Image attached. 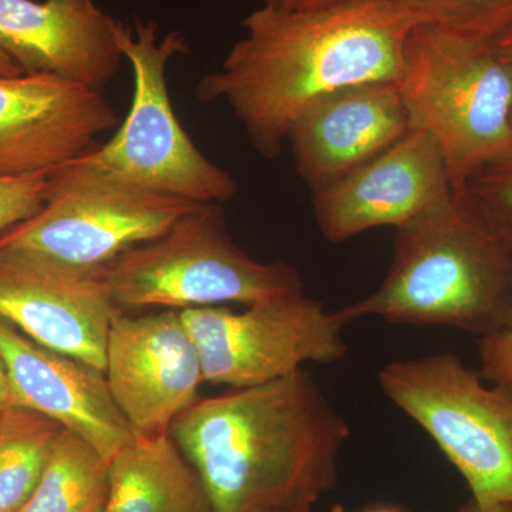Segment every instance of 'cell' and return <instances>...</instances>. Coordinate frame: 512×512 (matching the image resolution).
<instances>
[{
  "label": "cell",
  "mask_w": 512,
  "mask_h": 512,
  "mask_svg": "<svg viewBox=\"0 0 512 512\" xmlns=\"http://www.w3.org/2000/svg\"><path fill=\"white\" fill-rule=\"evenodd\" d=\"M217 72L195 87L225 101L259 156L275 160L309 104L355 84L399 82L416 23L396 0H345L313 10L262 6Z\"/></svg>",
  "instance_id": "1"
},
{
  "label": "cell",
  "mask_w": 512,
  "mask_h": 512,
  "mask_svg": "<svg viewBox=\"0 0 512 512\" xmlns=\"http://www.w3.org/2000/svg\"><path fill=\"white\" fill-rule=\"evenodd\" d=\"M170 434L200 476L212 512H305L335 483L350 427L299 369L197 400Z\"/></svg>",
  "instance_id": "2"
},
{
  "label": "cell",
  "mask_w": 512,
  "mask_h": 512,
  "mask_svg": "<svg viewBox=\"0 0 512 512\" xmlns=\"http://www.w3.org/2000/svg\"><path fill=\"white\" fill-rule=\"evenodd\" d=\"M346 323L376 316L485 336L512 312V239L466 194L451 192L397 228L392 264L375 292L339 309Z\"/></svg>",
  "instance_id": "3"
},
{
  "label": "cell",
  "mask_w": 512,
  "mask_h": 512,
  "mask_svg": "<svg viewBox=\"0 0 512 512\" xmlns=\"http://www.w3.org/2000/svg\"><path fill=\"white\" fill-rule=\"evenodd\" d=\"M397 84L413 128L439 144L456 194L512 147V67L493 46L416 26Z\"/></svg>",
  "instance_id": "4"
},
{
  "label": "cell",
  "mask_w": 512,
  "mask_h": 512,
  "mask_svg": "<svg viewBox=\"0 0 512 512\" xmlns=\"http://www.w3.org/2000/svg\"><path fill=\"white\" fill-rule=\"evenodd\" d=\"M157 30L153 20L136 19L134 26L120 22L117 45L133 70L130 111L107 143L72 161L158 194L224 204L237 194V178L195 146L168 92V64L188 55L190 46L178 30L163 37Z\"/></svg>",
  "instance_id": "5"
},
{
  "label": "cell",
  "mask_w": 512,
  "mask_h": 512,
  "mask_svg": "<svg viewBox=\"0 0 512 512\" xmlns=\"http://www.w3.org/2000/svg\"><path fill=\"white\" fill-rule=\"evenodd\" d=\"M100 275L121 311L249 306L303 289L295 266L265 264L245 254L229 237L218 204L198 205L160 238L104 266Z\"/></svg>",
  "instance_id": "6"
},
{
  "label": "cell",
  "mask_w": 512,
  "mask_h": 512,
  "mask_svg": "<svg viewBox=\"0 0 512 512\" xmlns=\"http://www.w3.org/2000/svg\"><path fill=\"white\" fill-rule=\"evenodd\" d=\"M377 379L460 471L471 500L512 504L511 389L488 383L451 352L397 360Z\"/></svg>",
  "instance_id": "7"
},
{
  "label": "cell",
  "mask_w": 512,
  "mask_h": 512,
  "mask_svg": "<svg viewBox=\"0 0 512 512\" xmlns=\"http://www.w3.org/2000/svg\"><path fill=\"white\" fill-rule=\"evenodd\" d=\"M198 205L69 161L50 173L39 214L0 235V249L101 271L128 249L160 238Z\"/></svg>",
  "instance_id": "8"
},
{
  "label": "cell",
  "mask_w": 512,
  "mask_h": 512,
  "mask_svg": "<svg viewBox=\"0 0 512 512\" xmlns=\"http://www.w3.org/2000/svg\"><path fill=\"white\" fill-rule=\"evenodd\" d=\"M180 315L200 352L204 382L231 389L274 382L309 362L332 365L348 353V323L303 289L241 312L218 305Z\"/></svg>",
  "instance_id": "9"
},
{
  "label": "cell",
  "mask_w": 512,
  "mask_h": 512,
  "mask_svg": "<svg viewBox=\"0 0 512 512\" xmlns=\"http://www.w3.org/2000/svg\"><path fill=\"white\" fill-rule=\"evenodd\" d=\"M100 271L22 249H0V319L30 339L106 372L117 311Z\"/></svg>",
  "instance_id": "10"
},
{
  "label": "cell",
  "mask_w": 512,
  "mask_h": 512,
  "mask_svg": "<svg viewBox=\"0 0 512 512\" xmlns=\"http://www.w3.org/2000/svg\"><path fill=\"white\" fill-rule=\"evenodd\" d=\"M111 396L136 437L170 433L198 400L201 357L178 311L111 318L106 350Z\"/></svg>",
  "instance_id": "11"
},
{
  "label": "cell",
  "mask_w": 512,
  "mask_h": 512,
  "mask_svg": "<svg viewBox=\"0 0 512 512\" xmlns=\"http://www.w3.org/2000/svg\"><path fill=\"white\" fill-rule=\"evenodd\" d=\"M451 192L439 144L413 128L379 156L312 192L313 214L326 241L340 244L370 229L403 227Z\"/></svg>",
  "instance_id": "12"
},
{
  "label": "cell",
  "mask_w": 512,
  "mask_h": 512,
  "mask_svg": "<svg viewBox=\"0 0 512 512\" xmlns=\"http://www.w3.org/2000/svg\"><path fill=\"white\" fill-rule=\"evenodd\" d=\"M119 124L103 92L56 74L0 76V175L52 171Z\"/></svg>",
  "instance_id": "13"
},
{
  "label": "cell",
  "mask_w": 512,
  "mask_h": 512,
  "mask_svg": "<svg viewBox=\"0 0 512 512\" xmlns=\"http://www.w3.org/2000/svg\"><path fill=\"white\" fill-rule=\"evenodd\" d=\"M0 360L12 404L35 410L113 460L136 436L111 396L106 373L40 345L0 319Z\"/></svg>",
  "instance_id": "14"
},
{
  "label": "cell",
  "mask_w": 512,
  "mask_h": 512,
  "mask_svg": "<svg viewBox=\"0 0 512 512\" xmlns=\"http://www.w3.org/2000/svg\"><path fill=\"white\" fill-rule=\"evenodd\" d=\"M413 130L397 82L355 84L313 101L288 133L296 171L312 192L352 173Z\"/></svg>",
  "instance_id": "15"
},
{
  "label": "cell",
  "mask_w": 512,
  "mask_h": 512,
  "mask_svg": "<svg viewBox=\"0 0 512 512\" xmlns=\"http://www.w3.org/2000/svg\"><path fill=\"white\" fill-rule=\"evenodd\" d=\"M119 25L97 0H0V49L23 73L56 74L99 92L124 59Z\"/></svg>",
  "instance_id": "16"
},
{
  "label": "cell",
  "mask_w": 512,
  "mask_h": 512,
  "mask_svg": "<svg viewBox=\"0 0 512 512\" xmlns=\"http://www.w3.org/2000/svg\"><path fill=\"white\" fill-rule=\"evenodd\" d=\"M100 512H212L200 476L170 433L136 437L109 463Z\"/></svg>",
  "instance_id": "17"
},
{
  "label": "cell",
  "mask_w": 512,
  "mask_h": 512,
  "mask_svg": "<svg viewBox=\"0 0 512 512\" xmlns=\"http://www.w3.org/2000/svg\"><path fill=\"white\" fill-rule=\"evenodd\" d=\"M109 493V461L64 429L35 493L19 512H100Z\"/></svg>",
  "instance_id": "18"
},
{
  "label": "cell",
  "mask_w": 512,
  "mask_h": 512,
  "mask_svg": "<svg viewBox=\"0 0 512 512\" xmlns=\"http://www.w3.org/2000/svg\"><path fill=\"white\" fill-rule=\"evenodd\" d=\"M63 430L26 407L0 410V512H19L28 503Z\"/></svg>",
  "instance_id": "19"
},
{
  "label": "cell",
  "mask_w": 512,
  "mask_h": 512,
  "mask_svg": "<svg viewBox=\"0 0 512 512\" xmlns=\"http://www.w3.org/2000/svg\"><path fill=\"white\" fill-rule=\"evenodd\" d=\"M416 26L493 45L512 29V0H396Z\"/></svg>",
  "instance_id": "20"
},
{
  "label": "cell",
  "mask_w": 512,
  "mask_h": 512,
  "mask_svg": "<svg viewBox=\"0 0 512 512\" xmlns=\"http://www.w3.org/2000/svg\"><path fill=\"white\" fill-rule=\"evenodd\" d=\"M470 200L512 239V147L471 178Z\"/></svg>",
  "instance_id": "21"
},
{
  "label": "cell",
  "mask_w": 512,
  "mask_h": 512,
  "mask_svg": "<svg viewBox=\"0 0 512 512\" xmlns=\"http://www.w3.org/2000/svg\"><path fill=\"white\" fill-rule=\"evenodd\" d=\"M52 171L0 175V235L39 214L49 194Z\"/></svg>",
  "instance_id": "22"
},
{
  "label": "cell",
  "mask_w": 512,
  "mask_h": 512,
  "mask_svg": "<svg viewBox=\"0 0 512 512\" xmlns=\"http://www.w3.org/2000/svg\"><path fill=\"white\" fill-rule=\"evenodd\" d=\"M478 353L484 380L512 390V312L503 328L481 336Z\"/></svg>",
  "instance_id": "23"
},
{
  "label": "cell",
  "mask_w": 512,
  "mask_h": 512,
  "mask_svg": "<svg viewBox=\"0 0 512 512\" xmlns=\"http://www.w3.org/2000/svg\"><path fill=\"white\" fill-rule=\"evenodd\" d=\"M345 0H264V6L281 10H313L338 5Z\"/></svg>",
  "instance_id": "24"
},
{
  "label": "cell",
  "mask_w": 512,
  "mask_h": 512,
  "mask_svg": "<svg viewBox=\"0 0 512 512\" xmlns=\"http://www.w3.org/2000/svg\"><path fill=\"white\" fill-rule=\"evenodd\" d=\"M491 46H493L494 52L512 67V29L498 37Z\"/></svg>",
  "instance_id": "25"
},
{
  "label": "cell",
  "mask_w": 512,
  "mask_h": 512,
  "mask_svg": "<svg viewBox=\"0 0 512 512\" xmlns=\"http://www.w3.org/2000/svg\"><path fill=\"white\" fill-rule=\"evenodd\" d=\"M457 512H512V504L503 503L483 505L476 503L474 500H470Z\"/></svg>",
  "instance_id": "26"
},
{
  "label": "cell",
  "mask_w": 512,
  "mask_h": 512,
  "mask_svg": "<svg viewBox=\"0 0 512 512\" xmlns=\"http://www.w3.org/2000/svg\"><path fill=\"white\" fill-rule=\"evenodd\" d=\"M12 404V396H10V387L8 376H6L5 367L0 360V410Z\"/></svg>",
  "instance_id": "27"
},
{
  "label": "cell",
  "mask_w": 512,
  "mask_h": 512,
  "mask_svg": "<svg viewBox=\"0 0 512 512\" xmlns=\"http://www.w3.org/2000/svg\"><path fill=\"white\" fill-rule=\"evenodd\" d=\"M22 69L0 49V76H20Z\"/></svg>",
  "instance_id": "28"
},
{
  "label": "cell",
  "mask_w": 512,
  "mask_h": 512,
  "mask_svg": "<svg viewBox=\"0 0 512 512\" xmlns=\"http://www.w3.org/2000/svg\"><path fill=\"white\" fill-rule=\"evenodd\" d=\"M363 512H403L400 508L390 507V505H379V507L369 508Z\"/></svg>",
  "instance_id": "29"
},
{
  "label": "cell",
  "mask_w": 512,
  "mask_h": 512,
  "mask_svg": "<svg viewBox=\"0 0 512 512\" xmlns=\"http://www.w3.org/2000/svg\"><path fill=\"white\" fill-rule=\"evenodd\" d=\"M305 512H312V511H305Z\"/></svg>",
  "instance_id": "30"
}]
</instances>
